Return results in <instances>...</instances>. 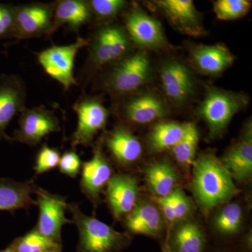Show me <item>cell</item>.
Segmentation results:
<instances>
[{"label":"cell","instance_id":"obj_1","mask_svg":"<svg viewBox=\"0 0 252 252\" xmlns=\"http://www.w3.org/2000/svg\"><path fill=\"white\" fill-rule=\"evenodd\" d=\"M191 190L194 198L207 213L238 195L233 177L220 159L212 154H201L193 164Z\"/></svg>","mask_w":252,"mask_h":252},{"label":"cell","instance_id":"obj_2","mask_svg":"<svg viewBox=\"0 0 252 252\" xmlns=\"http://www.w3.org/2000/svg\"><path fill=\"white\" fill-rule=\"evenodd\" d=\"M248 104V97L243 94L210 88L199 106L198 115L206 123L211 137H216L223 133L233 116Z\"/></svg>","mask_w":252,"mask_h":252},{"label":"cell","instance_id":"obj_3","mask_svg":"<svg viewBox=\"0 0 252 252\" xmlns=\"http://www.w3.org/2000/svg\"><path fill=\"white\" fill-rule=\"evenodd\" d=\"M77 225L80 246L84 252H114L126 241V236L94 217L87 216L76 204H67Z\"/></svg>","mask_w":252,"mask_h":252},{"label":"cell","instance_id":"obj_4","mask_svg":"<svg viewBox=\"0 0 252 252\" xmlns=\"http://www.w3.org/2000/svg\"><path fill=\"white\" fill-rule=\"evenodd\" d=\"M152 76V65L144 51L119 61L107 81L109 89L119 94H127L147 84Z\"/></svg>","mask_w":252,"mask_h":252},{"label":"cell","instance_id":"obj_5","mask_svg":"<svg viewBox=\"0 0 252 252\" xmlns=\"http://www.w3.org/2000/svg\"><path fill=\"white\" fill-rule=\"evenodd\" d=\"M89 42L81 37L67 46H54L41 51L37 59L46 74L59 81L64 90H69L71 86L77 85L74 77V67L78 51Z\"/></svg>","mask_w":252,"mask_h":252},{"label":"cell","instance_id":"obj_6","mask_svg":"<svg viewBox=\"0 0 252 252\" xmlns=\"http://www.w3.org/2000/svg\"><path fill=\"white\" fill-rule=\"evenodd\" d=\"M131 48L130 39L120 26L107 25L99 29L91 43L90 61L94 67L121 61Z\"/></svg>","mask_w":252,"mask_h":252},{"label":"cell","instance_id":"obj_7","mask_svg":"<svg viewBox=\"0 0 252 252\" xmlns=\"http://www.w3.org/2000/svg\"><path fill=\"white\" fill-rule=\"evenodd\" d=\"M18 124L19 127L15 130L14 137H9L8 140L29 146H35L51 132L61 130L58 118L44 106L23 109Z\"/></svg>","mask_w":252,"mask_h":252},{"label":"cell","instance_id":"obj_8","mask_svg":"<svg viewBox=\"0 0 252 252\" xmlns=\"http://www.w3.org/2000/svg\"><path fill=\"white\" fill-rule=\"evenodd\" d=\"M35 193L36 205L39 211L35 229L46 238L58 243L63 225L72 222L65 217L67 204L62 197L39 187Z\"/></svg>","mask_w":252,"mask_h":252},{"label":"cell","instance_id":"obj_9","mask_svg":"<svg viewBox=\"0 0 252 252\" xmlns=\"http://www.w3.org/2000/svg\"><path fill=\"white\" fill-rule=\"evenodd\" d=\"M54 5L33 3L15 7L13 36L18 39L49 36L54 17Z\"/></svg>","mask_w":252,"mask_h":252},{"label":"cell","instance_id":"obj_10","mask_svg":"<svg viewBox=\"0 0 252 252\" xmlns=\"http://www.w3.org/2000/svg\"><path fill=\"white\" fill-rule=\"evenodd\" d=\"M73 109L77 114L78 124L72 136V147L89 145L97 132L105 127L108 110L99 99L94 97L81 99Z\"/></svg>","mask_w":252,"mask_h":252},{"label":"cell","instance_id":"obj_11","mask_svg":"<svg viewBox=\"0 0 252 252\" xmlns=\"http://www.w3.org/2000/svg\"><path fill=\"white\" fill-rule=\"evenodd\" d=\"M125 23L129 36L140 47L160 49L166 46L161 24L138 8H133L127 13Z\"/></svg>","mask_w":252,"mask_h":252},{"label":"cell","instance_id":"obj_12","mask_svg":"<svg viewBox=\"0 0 252 252\" xmlns=\"http://www.w3.org/2000/svg\"><path fill=\"white\" fill-rule=\"evenodd\" d=\"M164 92L172 103L182 106L195 92V81L189 68L176 60L164 63L160 71Z\"/></svg>","mask_w":252,"mask_h":252},{"label":"cell","instance_id":"obj_13","mask_svg":"<svg viewBox=\"0 0 252 252\" xmlns=\"http://www.w3.org/2000/svg\"><path fill=\"white\" fill-rule=\"evenodd\" d=\"M155 3L177 31L191 36L205 34L201 16L191 0H160Z\"/></svg>","mask_w":252,"mask_h":252},{"label":"cell","instance_id":"obj_14","mask_svg":"<svg viewBox=\"0 0 252 252\" xmlns=\"http://www.w3.org/2000/svg\"><path fill=\"white\" fill-rule=\"evenodd\" d=\"M139 187L135 177L125 174L112 176L106 189L107 202L116 219L127 216L137 204Z\"/></svg>","mask_w":252,"mask_h":252},{"label":"cell","instance_id":"obj_15","mask_svg":"<svg viewBox=\"0 0 252 252\" xmlns=\"http://www.w3.org/2000/svg\"><path fill=\"white\" fill-rule=\"evenodd\" d=\"M81 167V190L93 203H96L112 177V167L99 147L94 148L92 158L82 163Z\"/></svg>","mask_w":252,"mask_h":252},{"label":"cell","instance_id":"obj_16","mask_svg":"<svg viewBox=\"0 0 252 252\" xmlns=\"http://www.w3.org/2000/svg\"><path fill=\"white\" fill-rule=\"evenodd\" d=\"M26 91L23 83L15 76L0 79V142L9 138L6 129L14 116L25 108Z\"/></svg>","mask_w":252,"mask_h":252},{"label":"cell","instance_id":"obj_17","mask_svg":"<svg viewBox=\"0 0 252 252\" xmlns=\"http://www.w3.org/2000/svg\"><path fill=\"white\" fill-rule=\"evenodd\" d=\"M220 161L230 172L233 180L248 182L252 176V130L248 124L240 140L228 149Z\"/></svg>","mask_w":252,"mask_h":252},{"label":"cell","instance_id":"obj_18","mask_svg":"<svg viewBox=\"0 0 252 252\" xmlns=\"http://www.w3.org/2000/svg\"><path fill=\"white\" fill-rule=\"evenodd\" d=\"M124 115L135 124H149L166 117L168 108L163 99L153 93L138 94L126 102Z\"/></svg>","mask_w":252,"mask_h":252},{"label":"cell","instance_id":"obj_19","mask_svg":"<svg viewBox=\"0 0 252 252\" xmlns=\"http://www.w3.org/2000/svg\"><path fill=\"white\" fill-rule=\"evenodd\" d=\"M127 230L135 234L157 236L163 229V217L158 207L149 202L137 203L126 216Z\"/></svg>","mask_w":252,"mask_h":252},{"label":"cell","instance_id":"obj_20","mask_svg":"<svg viewBox=\"0 0 252 252\" xmlns=\"http://www.w3.org/2000/svg\"><path fill=\"white\" fill-rule=\"evenodd\" d=\"M191 57L199 70L208 75L220 74L234 61V56L229 50L220 44L195 46Z\"/></svg>","mask_w":252,"mask_h":252},{"label":"cell","instance_id":"obj_21","mask_svg":"<svg viewBox=\"0 0 252 252\" xmlns=\"http://www.w3.org/2000/svg\"><path fill=\"white\" fill-rule=\"evenodd\" d=\"M37 189L32 180L20 182L0 179V211H14L36 205L32 195Z\"/></svg>","mask_w":252,"mask_h":252},{"label":"cell","instance_id":"obj_22","mask_svg":"<svg viewBox=\"0 0 252 252\" xmlns=\"http://www.w3.org/2000/svg\"><path fill=\"white\" fill-rule=\"evenodd\" d=\"M92 14L87 1L82 0H63L54 5V17L49 35L61 26L67 25L73 31L90 21Z\"/></svg>","mask_w":252,"mask_h":252},{"label":"cell","instance_id":"obj_23","mask_svg":"<svg viewBox=\"0 0 252 252\" xmlns=\"http://www.w3.org/2000/svg\"><path fill=\"white\" fill-rule=\"evenodd\" d=\"M107 146L114 158L123 165L133 163L142 155L140 140L123 126L116 127L110 132L107 137Z\"/></svg>","mask_w":252,"mask_h":252},{"label":"cell","instance_id":"obj_24","mask_svg":"<svg viewBox=\"0 0 252 252\" xmlns=\"http://www.w3.org/2000/svg\"><path fill=\"white\" fill-rule=\"evenodd\" d=\"M144 178L149 190L157 198L170 195L177 188L180 181L175 168L166 161H156L147 165Z\"/></svg>","mask_w":252,"mask_h":252},{"label":"cell","instance_id":"obj_25","mask_svg":"<svg viewBox=\"0 0 252 252\" xmlns=\"http://www.w3.org/2000/svg\"><path fill=\"white\" fill-rule=\"evenodd\" d=\"M205 238L200 225L187 220L177 223L170 237V252H203Z\"/></svg>","mask_w":252,"mask_h":252},{"label":"cell","instance_id":"obj_26","mask_svg":"<svg viewBox=\"0 0 252 252\" xmlns=\"http://www.w3.org/2000/svg\"><path fill=\"white\" fill-rule=\"evenodd\" d=\"M188 124L164 122L157 124L149 135L150 149L154 152L172 149L183 138L187 132Z\"/></svg>","mask_w":252,"mask_h":252},{"label":"cell","instance_id":"obj_27","mask_svg":"<svg viewBox=\"0 0 252 252\" xmlns=\"http://www.w3.org/2000/svg\"><path fill=\"white\" fill-rule=\"evenodd\" d=\"M243 220V209L238 203L225 204L222 207L213 220L217 231L225 235H234L241 228Z\"/></svg>","mask_w":252,"mask_h":252},{"label":"cell","instance_id":"obj_28","mask_svg":"<svg viewBox=\"0 0 252 252\" xmlns=\"http://www.w3.org/2000/svg\"><path fill=\"white\" fill-rule=\"evenodd\" d=\"M199 141V132L196 126L189 123L183 138L171 149L172 156L181 166L189 168L193 165Z\"/></svg>","mask_w":252,"mask_h":252},{"label":"cell","instance_id":"obj_29","mask_svg":"<svg viewBox=\"0 0 252 252\" xmlns=\"http://www.w3.org/2000/svg\"><path fill=\"white\" fill-rule=\"evenodd\" d=\"M251 1L248 0H219L213 4L217 18L223 21L238 19L248 14Z\"/></svg>","mask_w":252,"mask_h":252},{"label":"cell","instance_id":"obj_30","mask_svg":"<svg viewBox=\"0 0 252 252\" xmlns=\"http://www.w3.org/2000/svg\"><path fill=\"white\" fill-rule=\"evenodd\" d=\"M56 247H59V244L46 238L34 229L16 240L11 249L14 252H39Z\"/></svg>","mask_w":252,"mask_h":252},{"label":"cell","instance_id":"obj_31","mask_svg":"<svg viewBox=\"0 0 252 252\" xmlns=\"http://www.w3.org/2000/svg\"><path fill=\"white\" fill-rule=\"evenodd\" d=\"M170 203L176 220V223L187 220L193 209L190 199L180 188H176L170 195L165 197Z\"/></svg>","mask_w":252,"mask_h":252},{"label":"cell","instance_id":"obj_32","mask_svg":"<svg viewBox=\"0 0 252 252\" xmlns=\"http://www.w3.org/2000/svg\"><path fill=\"white\" fill-rule=\"evenodd\" d=\"M87 2L91 14L102 19L115 17L127 4L124 0H92Z\"/></svg>","mask_w":252,"mask_h":252},{"label":"cell","instance_id":"obj_33","mask_svg":"<svg viewBox=\"0 0 252 252\" xmlns=\"http://www.w3.org/2000/svg\"><path fill=\"white\" fill-rule=\"evenodd\" d=\"M61 154L59 150L49 146H43L36 157L34 170L37 175L49 171L59 166Z\"/></svg>","mask_w":252,"mask_h":252},{"label":"cell","instance_id":"obj_34","mask_svg":"<svg viewBox=\"0 0 252 252\" xmlns=\"http://www.w3.org/2000/svg\"><path fill=\"white\" fill-rule=\"evenodd\" d=\"M59 166L61 173L75 178L80 172L82 163L80 157L74 151H68L61 157Z\"/></svg>","mask_w":252,"mask_h":252},{"label":"cell","instance_id":"obj_35","mask_svg":"<svg viewBox=\"0 0 252 252\" xmlns=\"http://www.w3.org/2000/svg\"><path fill=\"white\" fill-rule=\"evenodd\" d=\"M14 24V6L0 4V39L13 36Z\"/></svg>","mask_w":252,"mask_h":252},{"label":"cell","instance_id":"obj_36","mask_svg":"<svg viewBox=\"0 0 252 252\" xmlns=\"http://www.w3.org/2000/svg\"><path fill=\"white\" fill-rule=\"evenodd\" d=\"M39 252H59V247H56V248L46 249V250H41V251Z\"/></svg>","mask_w":252,"mask_h":252},{"label":"cell","instance_id":"obj_37","mask_svg":"<svg viewBox=\"0 0 252 252\" xmlns=\"http://www.w3.org/2000/svg\"><path fill=\"white\" fill-rule=\"evenodd\" d=\"M0 252H13V250H11V248L6 249V250H4V251H1Z\"/></svg>","mask_w":252,"mask_h":252},{"label":"cell","instance_id":"obj_38","mask_svg":"<svg viewBox=\"0 0 252 252\" xmlns=\"http://www.w3.org/2000/svg\"><path fill=\"white\" fill-rule=\"evenodd\" d=\"M162 252H170V251L169 250V248H167V247H165V248L163 249Z\"/></svg>","mask_w":252,"mask_h":252}]
</instances>
